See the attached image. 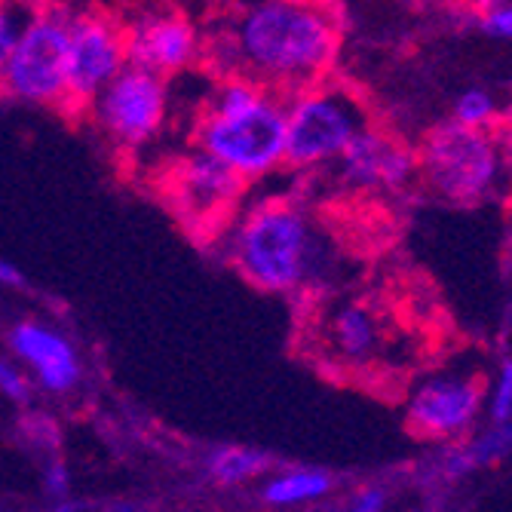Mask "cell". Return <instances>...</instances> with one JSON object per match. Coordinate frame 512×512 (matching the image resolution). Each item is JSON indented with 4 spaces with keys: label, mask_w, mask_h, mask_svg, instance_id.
Instances as JSON below:
<instances>
[{
    "label": "cell",
    "mask_w": 512,
    "mask_h": 512,
    "mask_svg": "<svg viewBox=\"0 0 512 512\" xmlns=\"http://www.w3.org/2000/svg\"><path fill=\"white\" fill-rule=\"evenodd\" d=\"M338 43L341 28L329 7L261 0L227 10L203 31V59L218 80L243 77L289 99L325 80Z\"/></svg>",
    "instance_id": "1"
},
{
    "label": "cell",
    "mask_w": 512,
    "mask_h": 512,
    "mask_svg": "<svg viewBox=\"0 0 512 512\" xmlns=\"http://www.w3.org/2000/svg\"><path fill=\"white\" fill-rule=\"evenodd\" d=\"M338 178L353 191H402L417 175V157L399 138L365 126L335 160Z\"/></svg>",
    "instance_id": "13"
},
{
    "label": "cell",
    "mask_w": 512,
    "mask_h": 512,
    "mask_svg": "<svg viewBox=\"0 0 512 512\" xmlns=\"http://www.w3.org/2000/svg\"><path fill=\"white\" fill-rule=\"evenodd\" d=\"M194 145L243 181L267 178L286 166V99L252 80L221 77L197 117Z\"/></svg>",
    "instance_id": "3"
},
{
    "label": "cell",
    "mask_w": 512,
    "mask_h": 512,
    "mask_svg": "<svg viewBox=\"0 0 512 512\" xmlns=\"http://www.w3.org/2000/svg\"><path fill=\"white\" fill-rule=\"evenodd\" d=\"M482 405V387L473 378L439 375L417 387L405 405L408 427L424 439H451L467 433Z\"/></svg>",
    "instance_id": "12"
},
{
    "label": "cell",
    "mask_w": 512,
    "mask_h": 512,
    "mask_svg": "<svg viewBox=\"0 0 512 512\" xmlns=\"http://www.w3.org/2000/svg\"><path fill=\"white\" fill-rule=\"evenodd\" d=\"M22 436L34 445V448H46L53 451L59 445V427L50 414H40V411H28L22 417Z\"/></svg>",
    "instance_id": "20"
},
{
    "label": "cell",
    "mask_w": 512,
    "mask_h": 512,
    "mask_svg": "<svg viewBox=\"0 0 512 512\" xmlns=\"http://www.w3.org/2000/svg\"><path fill=\"white\" fill-rule=\"evenodd\" d=\"M126 68L123 19L108 10H77L68 19V89L65 108L89 111L99 92Z\"/></svg>",
    "instance_id": "7"
},
{
    "label": "cell",
    "mask_w": 512,
    "mask_h": 512,
    "mask_svg": "<svg viewBox=\"0 0 512 512\" xmlns=\"http://www.w3.org/2000/svg\"><path fill=\"white\" fill-rule=\"evenodd\" d=\"M500 151H503V157L512 160V120H509V126H506V132H503V145H500Z\"/></svg>",
    "instance_id": "28"
},
{
    "label": "cell",
    "mask_w": 512,
    "mask_h": 512,
    "mask_svg": "<svg viewBox=\"0 0 512 512\" xmlns=\"http://www.w3.org/2000/svg\"><path fill=\"white\" fill-rule=\"evenodd\" d=\"M246 181L203 151H188L169 169V203L194 234L212 237L234 218Z\"/></svg>",
    "instance_id": "9"
},
{
    "label": "cell",
    "mask_w": 512,
    "mask_h": 512,
    "mask_svg": "<svg viewBox=\"0 0 512 512\" xmlns=\"http://www.w3.org/2000/svg\"><path fill=\"white\" fill-rule=\"evenodd\" d=\"M384 506H387V491L378 485H368L341 512H384Z\"/></svg>",
    "instance_id": "25"
},
{
    "label": "cell",
    "mask_w": 512,
    "mask_h": 512,
    "mask_svg": "<svg viewBox=\"0 0 512 512\" xmlns=\"http://www.w3.org/2000/svg\"><path fill=\"white\" fill-rule=\"evenodd\" d=\"M224 252L243 279L270 295L313 289L329 267V249L313 218L286 197H267L230 218Z\"/></svg>",
    "instance_id": "2"
},
{
    "label": "cell",
    "mask_w": 512,
    "mask_h": 512,
    "mask_svg": "<svg viewBox=\"0 0 512 512\" xmlns=\"http://www.w3.org/2000/svg\"><path fill=\"white\" fill-rule=\"evenodd\" d=\"M25 273L13 264V261H4L0 258V289H13V292H22L25 289Z\"/></svg>",
    "instance_id": "27"
},
{
    "label": "cell",
    "mask_w": 512,
    "mask_h": 512,
    "mask_svg": "<svg viewBox=\"0 0 512 512\" xmlns=\"http://www.w3.org/2000/svg\"><path fill=\"white\" fill-rule=\"evenodd\" d=\"M506 157L488 132L445 123L427 135L417 154V172L430 188L454 203L491 197L503 181Z\"/></svg>",
    "instance_id": "6"
},
{
    "label": "cell",
    "mask_w": 512,
    "mask_h": 512,
    "mask_svg": "<svg viewBox=\"0 0 512 512\" xmlns=\"http://www.w3.org/2000/svg\"><path fill=\"white\" fill-rule=\"evenodd\" d=\"M335 488V479L325 470H313V467H295L286 473H276L261 485V500L267 506H301V503H313L322 500Z\"/></svg>",
    "instance_id": "16"
},
{
    "label": "cell",
    "mask_w": 512,
    "mask_h": 512,
    "mask_svg": "<svg viewBox=\"0 0 512 512\" xmlns=\"http://www.w3.org/2000/svg\"><path fill=\"white\" fill-rule=\"evenodd\" d=\"M454 123L463 126V129H476V132H485L488 123H494V99L482 89H470L463 92L454 105Z\"/></svg>",
    "instance_id": "18"
},
{
    "label": "cell",
    "mask_w": 512,
    "mask_h": 512,
    "mask_svg": "<svg viewBox=\"0 0 512 512\" xmlns=\"http://www.w3.org/2000/svg\"><path fill=\"white\" fill-rule=\"evenodd\" d=\"M509 240H512V237H509Z\"/></svg>",
    "instance_id": "29"
},
{
    "label": "cell",
    "mask_w": 512,
    "mask_h": 512,
    "mask_svg": "<svg viewBox=\"0 0 512 512\" xmlns=\"http://www.w3.org/2000/svg\"><path fill=\"white\" fill-rule=\"evenodd\" d=\"M0 393H4V399L16 402V405H28L31 402V381L25 378V371L0 356Z\"/></svg>",
    "instance_id": "22"
},
{
    "label": "cell",
    "mask_w": 512,
    "mask_h": 512,
    "mask_svg": "<svg viewBox=\"0 0 512 512\" xmlns=\"http://www.w3.org/2000/svg\"><path fill=\"white\" fill-rule=\"evenodd\" d=\"M43 494L56 503L71 497V470L59 454H50L43 460Z\"/></svg>",
    "instance_id": "21"
},
{
    "label": "cell",
    "mask_w": 512,
    "mask_h": 512,
    "mask_svg": "<svg viewBox=\"0 0 512 512\" xmlns=\"http://www.w3.org/2000/svg\"><path fill=\"white\" fill-rule=\"evenodd\" d=\"M506 454H512V421L497 424L491 433H485L482 439H476L470 445L448 448L439 460H442L445 476H463V473L482 467V463H494Z\"/></svg>",
    "instance_id": "17"
},
{
    "label": "cell",
    "mask_w": 512,
    "mask_h": 512,
    "mask_svg": "<svg viewBox=\"0 0 512 512\" xmlns=\"http://www.w3.org/2000/svg\"><path fill=\"white\" fill-rule=\"evenodd\" d=\"M126 68L169 80L203 62V31L181 10H142L123 19Z\"/></svg>",
    "instance_id": "10"
},
{
    "label": "cell",
    "mask_w": 512,
    "mask_h": 512,
    "mask_svg": "<svg viewBox=\"0 0 512 512\" xmlns=\"http://www.w3.org/2000/svg\"><path fill=\"white\" fill-rule=\"evenodd\" d=\"M390 325L384 313L362 298L332 301L319 310L316 344L322 359L344 368H371L378 365L390 347Z\"/></svg>",
    "instance_id": "11"
},
{
    "label": "cell",
    "mask_w": 512,
    "mask_h": 512,
    "mask_svg": "<svg viewBox=\"0 0 512 512\" xmlns=\"http://www.w3.org/2000/svg\"><path fill=\"white\" fill-rule=\"evenodd\" d=\"M491 417H494V424L512 421V359H506V362L500 365V375H497V381H494Z\"/></svg>",
    "instance_id": "23"
},
{
    "label": "cell",
    "mask_w": 512,
    "mask_h": 512,
    "mask_svg": "<svg viewBox=\"0 0 512 512\" xmlns=\"http://www.w3.org/2000/svg\"><path fill=\"white\" fill-rule=\"evenodd\" d=\"M482 28H485L491 37H506V40H512V4H503V7L488 10L485 19H482Z\"/></svg>",
    "instance_id": "26"
},
{
    "label": "cell",
    "mask_w": 512,
    "mask_h": 512,
    "mask_svg": "<svg viewBox=\"0 0 512 512\" xmlns=\"http://www.w3.org/2000/svg\"><path fill=\"white\" fill-rule=\"evenodd\" d=\"M46 512H145L142 503L117 500V497H68L53 503Z\"/></svg>",
    "instance_id": "19"
},
{
    "label": "cell",
    "mask_w": 512,
    "mask_h": 512,
    "mask_svg": "<svg viewBox=\"0 0 512 512\" xmlns=\"http://www.w3.org/2000/svg\"><path fill=\"white\" fill-rule=\"evenodd\" d=\"M365 126V108L347 86L322 80L295 92L286 99V166H332Z\"/></svg>",
    "instance_id": "4"
},
{
    "label": "cell",
    "mask_w": 512,
    "mask_h": 512,
    "mask_svg": "<svg viewBox=\"0 0 512 512\" xmlns=\"http://www.w3.org/2000/svg\"><path fill=\"white\" fill-rule=\"evenodd\" d=\"M25 19H19V13L7 4H0V71L10 62L13 56V46L19 40V31H22Z\"/></svg>",
    "instance_id": "24"
},
{
    "label": "cell",
    "mask_w": 512,
    "mask_h": 512,
    "mask_svg": "<svg viewBox=\"0 0 512 512\" xmlns=\"http://www.w3.org/2000/svg\"><path fill=\"white\" fill-rule=\"evenodd\" d=\"M68 19L71 13L59 7L28 10L13 56L0 71L4 96L37 108H65Z\"/></svg>",
    "instance_id": "5"
},
{
    "label": "cell",
    "mask_w": 512,
    "mask_h": 512,
    "mask_svg": "<svg viewBox=\"0 0 512 512\" xmlns=\"http://www.w3.org/2000/svg\"><path fill=\"white\" fill-rule=\"evenodd\" d=\"M203 470L215 485L237 488L273 470V454L252 445H218L206 454Z\"/></svg>",
    "instance_id": "15"
},
{
    "label": "cell",
    "mask_w": 512,
    "mask_h": 512,
    "mask_svg": "<svg viewBox=\"0 0 512 512\" xmlns=\"http://www.w3.org/2000/svg\"><path fill=\"white\" fill-rule=\"evenodd\" d=\"M96 126L123 151L151 145L169 117V86L160 77L123 68L89 105Z\"/></svg>",
    "instance_id": "8"
},
{
    "label": "cell",
    "mask_w": 512,
    "mask_h": 512,
    "mask_svg": "<svg viewBox=\"0 0 512 512\" xmlns=\"http://www.w3.org/2000/svg\"><path fill=\"white\" fill-rule=\"evenodd\" d=\"M7 344L13 356L34 375L40 390L53 396H65L80 387V378H83L80 356L74 344L59 329H53V325L37 322V319H22L10 329Z\"/></svg>",
    "instance_id": "14"
}]
</instances>
